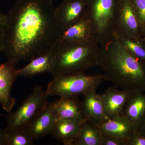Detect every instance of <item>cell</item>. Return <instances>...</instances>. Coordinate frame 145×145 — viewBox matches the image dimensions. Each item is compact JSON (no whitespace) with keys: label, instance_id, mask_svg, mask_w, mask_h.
I'll list each match as a JSON object with an SVG mask.
<instances>
[{"label":"cell","instance_id":"19","mask_svg":"<svg viewBox=\"0 0 145 145\" xmlns=\"http://www.w3.org/2000/svg\"><path fill=\"white\" fill-rule=\"evenodd\" d=\"M102 135L98 125L86 121L80 128L73 145H102Z\"/></svg>","mask_w":145,"mask_h":145},{"label":"cell","instance_id":"3","mask_svg":"<svg viewBox=\"0 0 145 145\" xmlns=\"http://www.w3.org/2000/svg\"><path fill=\"white\" fill-rule=\"evenodd\" d=\"M53 78L84 73L98 66L101 47L95 42L57 40L51 47Z\"/></svg>","mask_w":145,"mask_h":145},{"label":"cell","instance_id":"15","mask_svg":"<svg viewBox=\"0 0 145 145\" xmlns=\"http://www.w3.org/2000/svg\"><path fill=\"white\" fill-rule=\"evenodd\" d=\"M50 48L37 55L24 67L17 69L18 76L31 78L46 72L50 73L52 59Z\"/></svg>","mask_w":145,"mask_h":145},{"label":"cell","instance_id":"13","mask_svg":"<svg viewBox=\"0 0 145 145\" xmlns=\"http://www.w3.org/2000/svg\"><path fill=\"white\" fill-rule=\"evenodd\" d=\"M97 125L102 133L117 138L123 145H127L134 131L132 125L122 115L113 118H107Z\"/></svg>","mask_w":145,"mask_h":145},{"label":"cell","instance_id":"10","mask_svg":"<svg viewBox=\"0 0 145 145\" xmlns=\"http://www.w3.org/2000/svg\"><path fill=\"white\" fill-rule=\"evenodd\" d=\"M59 119L53 103H49L26 127L33 139L36 140L52 133Z\"/></svg>","mask_w":145,"mask_h":145},{"label":"cell","instance_id":"1","mask_svg":"<svg viewBox=\"0 0 145 145\" xmlns=\"http://www.w3.org/2000/svg\"><path fill=\"white\" fill-rule=\"evenodd\" d=\"M53 0H16L6 14L2 52L15 65L49 49L63 32Z\"/></svg>","mask_w":145,"mask_h":145},{"label":"cell","instance_id":"5","mask_svg":"<svg viewBox=\"0 0 145 145\" xmlns=\"http://www.w3.org/2000/svg\"><path fill=\"white\" fill-rule=\"evenodd\" d=\"M105 81L103 74L88 75L82 73L63 75L53 78L46 90L49 96L78 97L91 91L96 90Z\"/></svg>","mask_w":145,"mask_h":145},{"label":"cell","instance_id":"11","mask_svg":"<svg viewBox=\"0 0 145 145\" xmlns=\"http://www.w3.org/2000/svg\"><path fill=\"white\" fill-rule=\"evenodd\" d=\"M132 91L119 90L110 87L100 94L105 113L107 118H113L122 115L123 110Z\"/></svg>","mask_w":145,"mask_h":145},{"label":"cell","instance_id":"14","mask_svg":"<svg viewBox=\"0 0 145 145\" xmlns=\"http://www.w3.org/2000/svg\"><path fill=\"white\" fill-rule=\"evenodd\" d=\"M82 102L83 115L86 121L96 124L107 118L105 113L103 101L96 90L91 91L84 95Z\"/></svg>","mask_w":145,"mask_h":145},{"label":"cell","instance_id":"7","mask_svg":"<svg viewBox=\"0 0 145 145\" xmlns=\"http://www.w3.org/2000/svg\"><path fill=\"white\" fill-rule=\"evenodd\" d=\"M86 0H63L55 8L57 21L63 31L85 18Z\"/></svg>","mask_w":145,"mask_h":145},{"label":"cell","instance_id":"9","mask_svg":"<svg viewBox=\"0 0 145 145\" xmlns=\"http://www.w3.org/2000/svg\"><path fill=\"white\" fill-rule=\"evenodd\" d=\"M116 34L132 38L141 37L142 26L129 0L120 1Z\"/></svg>","mask_w":145,"mask_h":145},{"label":"cell","instance_id":"25","mask_svg":"<svg viewBox=\"0 0 145 145\" xmlns=\"http://www.w3.org/2000/svg\"><path fill=\"white\" fill-rule=\"evenodd\" d=\"M102 145H123L120 140L115 137L102 133Z\"/></svg>","mask_w":145,"mask_h":145},{"label":"cell","instance_id":"20","mask_svg":"<svg viewBox=\"0 0 145 145\" xmlns=\"http://www.w3.org/2000/svg\"><path fill=\"white\" fill-rule=\"evenodd\" d=\"M120 44L129 53L145 63V40L140 38H132L123 34H115Z\"/></svg>","mask_w":145,"mask_h":145},{"label":"cell","instance_id":"27","mask_svg":"<svg viewBox=\"0 0 145 145\" xmlns=\"http://www.w3.org/2000/svg\"><path fill=\"white\" fill-rule=\"evenodd\" d=\"M138 131H140L145 136V121L143 123V124L140 127Z\"/></svg>","mask_w":145,"mask_h":145},{"label":"cell","instance_id":"18","mask_svg":"<svg viewBox=\"0 0 145 145\" xmlns=\"http://www.w3.org/2000/svg\"><path fill=\"white\" fill-rule=\"evenodd\" d=\"M58 40L69 42H96L88 21L85 18L64 30Z\"/></svg>","mask_w":145,"mask_h":145},{"label":"cell","instance_id":"23","mask_svg":"<svg viewBox=\"0 0 145 145\" xmlns=\"http://www.w3.org/2000/svg\"><path fill=\"white\" fill-rule=\"evenodd\" d=\"M127 145H145V136L138 131H134Z\"/></svg>","mask_w":145,"mask_h":145},{"label":"cell","instance_id":"24","mask_svg":"<svg viewBox=\"0 0 145 145\" xmlns=\"http://www.w3.org/2000/svg\"><path fill=\"white\" fill-rule=\"evenodd\" d=\"M5 21L6 14H4L0 10V52H2L3 50Z\"/></svg>","mask_w":145,"mask_h":145},{"label":"cell","instance_id":"26","mask_svg":"<svg viewBox=\"0 0 145 145\" xmlns=\"http://www.w3.org/2000/svg\"><path fill=\"white\" fill-rule=\"evenodd\" d=\"M0 145H6V132L4 129L0 128Z\"/></svg>","mask_w":145,"mask_h":145},{"label":"cell","instance_id":"6","mask_svg":"<svg viewBox=\"0 0 145 145\" xmlns=\"http://www.w3.org/2000/svg\"><path fill=\"white\" fill-rule=\"evenodd\" d=\"M49 96L41 86H35L30 96L16 111L5 115L7 126L5 130L26 127L49 104Z\"/></svg>","mask_w":145,"mask_h":145},{"label":"cell","instance_id":"21","mask_svg":"<svg viewBox=\"0 0 145 145\" xmlns=\"http://www.w3.org/2000/svg\"><path fill=\"white\" fill-rule=\"evenodd\" d=\"M5 131L6 145H31L34 143V140L26 127Z\"/></svg>","mask_w":145,"mask_h":145},{"label":"cell","instance_id":"2","mask_svg":"<svg viewBox=\"0 0 145 145\" xmlns=\"http://www.w3.org/2000/svg\"><path fill=\"white\" fill-rule=\"evenodd\" d=\"M100 47L98 66L105 81L124 90L145 92V63L129 53L115 36Z\"/></svg>","mask_w":145,"mask_h":145},{"label":"cell","instance_id":"28","mask_svg":"<svg viewBox=\"0 0 145 145\" xmlns=\"http://www.w3.org/2000/svg\"><path fill=\"white\" fill-rule=\"evenodd\" d=\"M142 35L145 36V25L142 26Z\"/></svg>","mask_w":145,"mask_h":145},{"label":"cell","instance_id":"22","mask_svg":"<svg viewBox=\"0 0 145 145\" xmlns=\"http://www.w3.org/2000/svg\"><path fill=\"white\" fill-rule=\"evenodd\" d=\"M142 26L145 25V0H129Z\"/></svg>","mask_w":145,"mask_h":145},{"label":"cell","instance_id":"4","mask_svg":"<svg viewBox=\"0 0 145 145\" xmlns=\"http://www.w3.org/2000/svg\"><path fill=\"white\" fill-rule=\"evenodd\" d=\"M85 18L94 39L103 46L112 40L117 31L120 0H86Z\"/></svg>","mask_w":145,"mask_h":145},{"label":"cell","instance_id":"17","mask_svg":"<svg viewBox=\"0 0 145 145\" xmlns=\"http://www.w3.org/2000/svg\"><path fill=\"white\" fill-rule=\"evenodd\" d=\"M52 103L59 119L86 120L83 114L82 102L77 97L60 98Z\"/></svg>","mask_w":145,"mask_h":145},{"label":"cell","instance_id":"16","mask_svg":"<svg viewBox=\"0 0 145 145\" xmlns=\"http://www.w3.org/2000/svg\"><path fill=\"white\" fill-rule=\"evenodd\" d=\"M85 120L59 119L51 134L65 145H73L78 131Z\"/></svg>","mask_w":145,"mask_h":145},{"label":"cell","instance_id":"12","mask_svg":"<svg viewBox=\"0 0 145 145\" xmlns=\"http://www.w3.org/2000/svg\"><path fill=\"white\" fill-rule=\"evenodd\" d=\"M121 115L131 124L134 131L139 130L145 121V93L132 91Z\"/></svg>","mask_w":145,"mask_h":145},{"label":"cell","instance_id":"8","mask_svg":"<svg viewBox=\"0 0 145 145\" xmlns=\"http://www.w3.org/2000/svg\"><path fill=\"white\" fill-rule=\"evenodd\" d=\"M16 65L7 61L0 64V105L8 113H10L16 103L11 96L13 84L18 77Z\"/></svg>","mask_w":145,"mask_h":145}]
</instances>
